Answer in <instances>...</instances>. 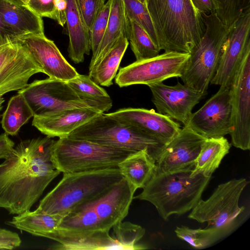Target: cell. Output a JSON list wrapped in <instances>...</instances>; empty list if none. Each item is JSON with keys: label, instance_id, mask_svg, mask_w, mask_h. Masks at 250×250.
Listing matches in <instances>:
<instances>
[{"label": "cell", "instance_id": "obj_1", "mask_svg": "<svg viewBox=\"0 0 250 250\" xmlns=\"http://www.w3.org/2000/svg\"><path fill=\"white\" fill-rule=\"evenodd\" d=\"M51 138L22 141L0 164V208L16 215L30 210L61 173L52 160Z\"/></svg>", "mask_w": 250, "mask_h": 250}, {"label": "cell", "instance_id": "obj_2", "mask_svg": "<svg viewBox=\"0 0 250 250\" xmlns=\"http://www.w3.org/2000/svg\"><path fill=\"white\" fill-rule=\"evenodd\" d=\"M145 5L161 51L189 53L203 36V17L191 0H145Z\"/></svg>", "mask_w": 250, "mask_h": 250}, {"label": "cell", "instance_id": "obj_3", "mask_svg": "<svg viewBox=\"0 0 250 250\" xmlns=\"http://www.w3.org/2000/svg\"><path fill=\"white\" fill-rule=\"evenodd\" d=\"M192 170L155 171L142 191L134 199L150 203L164 220L174 214H185L192 210L201 199L211 177L202 174L191 176Z\"/></svg>", "mask_w": 250, "mask_h": 250}, {"label": "cell", "instance_id": "obj_4", "mask_svg": "<svg viewBox=\"0 0 250 250\" xmlns=\"http://www.w3.org/2000/svg\"><path fill=\"white\" fill-rule=\"evenodd\" d=\"M123 178L118 167L63 173L61 181L41 200L36 209L64 217L102 195Z\"/></svg>", "mask_w": 250, "mask_h": 250}, {"label": "cell", "instance_id": "obj_5", "mask_svg": "<svg viewBox=\"0 0 250 250\" xmlns=\"http://www.w3.org/2000/svg\"><path fill=\"white\" fill-rule=\"evenodd\" d=\"M137 189L124 177L108 190L64 216L57 229L109 231L127 215Z\"/></svg>", "mask_w": 250, "mask_h": 250}, {"label": "cell", "instance_id": "obj_6", "mask_svg": "<svg viewBox=\"0 0 250 250\" xmlns=\"http://www.w3.org/2000/svg\"><path fill=\"white\" fill-rule=\"evenodd\" d=\"M201 15L205 31L189 53L180 78L184 84L206 94L218 67L229 28L222 23L215 12Z\"/></svg>", "mask_w": 250, "mask_h": 250}, {"label": "cell", "instance_id": "obj_7", "mask_svg": "<svg viewBox=\"0 0 250 250\" xmlns=\"http://www.w3.org/2000/svg\"><path fill=\"white\" fill-rule=\"evenodd\" d=\"M133 152L67 137L55 141L51 157L57 169L68 173L117 167Z\"/></svg>", "mask_w": 250, "mask_h": 250}, {"label": "cell", "instance_id": "obj_8", "mask_svg": "<svg viewBox=\"0 0 250 250\" xmlns=\"http://www.w3.org/2000/svg\"><path fill=\"white\" fill-rule=\"evenodd\" d=\"M68 137L133 152L147 148L155 161L164 146L138 129L104 113L75 129Z\"/></svg>", "mask_w": 250, "mask_h": 250}, {"label": "cell", "instance_id": "obj_9", "mask_svg": "<svg viewBox=\"0 0 250 250\" xmlns=\"http://www.w3.org/2000/svg\"><path fill=\"white\" fill-rule=\"evenodd\" d=\"M248 183L241 178L219 185L208 198L198 202L188 217L208 223L207 227L223 229L230 233L237 226L238 216L244 210L239 207V201Z\"/></svg>", "mask_w": 250, "mask_h": 250}, {"label": "cell", "instance_id": "obj_10", "mask_svg": "<svg viewBox=\"0 0 250 250\" xmlns=\"http://www.w3.org/2000/svg\"><path fill=\"white\" fill-rule=\"evenodd\" d=\"M189 53L164 52L158 56L135 62L119 69L115 77L120 87L149 84L181 76Z\"/></svg>", "mask_w": 250, "mask_h": 250}, {"label": "cell", "instance_id": "obj_11", "mask_svg": "<svg viewBox=\"0 0 250 250\" xmlns=\"http://www.w3.org/2000/svg\"><path fill=\"white\" fill-rule=\"evenodd\" d=\"M18 93L23 96L34 116L75 108H94L80 98L67 82L49 77L35 80Z\"/></svg>", "mask_w": 250, "mask_h": 250}, {"label": "cell", "instance_id": "obj_12", "mask_svg": "<svg viewBox=\"0 0 250 250\" xmlns=\"http://www.w3.org/2000/svg\"><path fill=\"white\" fill-rule=\"evenodd\" d=\"M233 129L231 143L250 149V47L244 55L230 86Z\"/></svg>", "mask_w": 250, "mask_h": 250}, {"label": "cell", "instance_id": "obj_13", "mask_svg": "<svg viewBox=\"0 0 250 250\" xmlns=\"http://www.w3.org/2000/svg\"><path fill=\"white\" fill-rule=\"evenodd\" d=\"M185 126L206 139L229 134L233 129L230 87L220 86L200 109L192 112Z\"/></svg>", "mask_w": 250, "mask_h": 250}, {"label": "cell", "instance_id": "obj_14", "mask_svg": "<svg viewBox=\"0 0 250 250\" xmlns=\"http://www.w3.org/2000/svg\"><path fill=\"white\" fill-rule=\"evenodd\" d=\"M38 73H42L41 68L18 42L0 46V95L24 88Z\"/></svg>", "mask_w": 250, "mask_h": 250}, {"label": "cell", "instance_id": "obj_15", "mask_svg": "<svg viewBox=\"0 0 250 250\" xmlns=\"http://www.w3.org/2000/svg\"><path fill=\"white\" fill-rule=\"evenodd\" d=\"M250 11L245 13L229 28L216 72L210 83L230 87L246 50L250 47Z\"/></svg>", "mask_w": 250, "mask_h": 250}, {"label": "cell", "instance_id": "obj_16", "mask_svg": "<svg viewBox=\"0 0 250 250\" xmlns=\"http://www.w3.org/2000/svg\"><path fill=\"white\" fill-rule=\"evenodd\" d=\"M147 86L157 112L181 122L184 126L187 124L194 107L206 95L179 82L173 86L163 82Z\"/></svg>", "mask_w": 250, "mask_h": 250}, {"label": "cell", "instance_id": "obj_17", "mask_svg": "<svg viewBox=\"0 0 250 250\" xmlns=\"http://www.w3.org/2000/svg\"><path fill=\"white\" fill-rule=\"evenodd\" d=\"M16 41L27 50L42 73L49 78L67 82L79 75L54 42L44 34H26L18 37Z\"/></svg>", "mask_w": 250, "mask_h": 250}, {"label": "cell", "instance_id": "obj_18", "mask_svg": "<svg viewBox=\"0 0 250 250\" xmlns=\"http://www.w3.org/2000/svg\"><path fill=\"white\" fill-rule=\"evenodd\" d=\"M206 138L188 127L181 128L178 134L164 145L156 161L158 172L193 169Z\"/></svg>", "mask_w": 250, "mask_h": 250}, {"label": "cell", "instance_id": "obj_19", "mask_svg": "<svg viewBox=\"0 0 250 250\" xmlns=\"http://www.w3.org/2000/svg\"><path fill=\"white\" fill-rule=\"evenodd\" d=\"M107 114L138 129L163 145L168 144L181 129L179 124L154 109L129 107Z\"/></svg>", "mask_w": 250, "mask_h": 250}, {"label": "cell", "instance_id": "obj_20", "mask_svg": "<svg viewBox=\"0 0 250 250\" xmlns=\"http://www.w3.org/2000/svg\"><path fill=\"white\" fill-rule=\"evenodd\" d=\"M100 113L94 108H75L49 114L35 115L32 125L50 138L67 137L75 129Z\"/></svg>", "mask_w": 250, "mask_h": 250}, {"label": "cell", "instance_id": "obj_21", "mask_svg": "<svg viewBox=\"0 0 250 250\" xmlns=\"http://www.w3.org/2000/svg\"><path fill=\"white\" fill-rule=\"evenodd\" d=\"M45 238L58 242L49 248L51 250H123L107 231L74 232L57 229L48 234Z\"/></svg>", "mask_w": 250, "mask_h": 250}, {"label": "cell", "instance_id": "obj_22", "mask_svg": "<svg viewBox=\"0 0 250 250\" xmlns=\"http://www.w3.org/2000/svg\"><path fill=\"white\" fill-rule=\"evenodd\" d=\"M0 17L17 38L29 34H44L42 18L18 0H0Z\"/></svg>", "mask_w": 250, "mask_h": 250}, {"label": "cell", "instance_id": "obj_23", "mask_svg": "<svg viewBox=\"0 0 250 250\" xmlns=\"http://www.w3.org/2000/svg\"><path fill=\"white\" fill-rule=\"evenodd\" d=\"M66 24L69 36L68 53L76 64L82 62L85 55H89V31L86 28L79 13L75 0H66Z\"/></svg>", "mask_w": 250, "mask_h": 250}, {"label": "cell", "instance_id": "obj_24", "mask_svg": "<svg viewBox=\"0 0 250 250\" xmlns=\"http://www.w3.org/2000/svg\"><path fill=\"white\" fill-rule=\"evenodd\" d=\"M107 26L97 51L92 56L89 66L91 70L117 42L121 36L128 38L126 16L123 0H110Z\"/></svg>", "mask_w": 250, "mask_h": 250}, {"label": "cell", "instance_id": "obj_25", "mask_svg": "<svg viewBox=\"0 0 250 250\" xmlns=\"http://www.w3.org/2000/svg\"><path fill=\"white\" fill-rule=\"evenodd\" d=\"M118 167L123 176L136 189L143 188L156 171V161L146 148L129 155Z\"/></svg>", "mask_w": 250, "mask_h": 250}, {"label": "cell", "instance_id": "obj_26", "mask_svg": "<svg viewBox=\"0 0 250 250\" xmlns=\"http://www.w3.org/2000/svg\"><path fill=\"white\" fill-rule=\"evenodd\" d=\"M64 217L46 213L36 209L23 212L13 217L7 224L32 235L45 237L56 230Z\"/></svg>", "mask_w": 250, "mask_h": 250}, {"label": "cell", "instance_id": "obj_27", "mask_svg": "<svg viewBox=\"0 0 250 250\" xmlns=\"http://www.w3.org/2000/svg\"><path fill=\"white\" fill-rule=\"evenodd\" d=\"M230 144L224 137L206 139L196 160L191 176L202 174L211 177L222 160L229 152Z\"/></svg>", "mask_w": 250, "mask_h": 250}, {"label": "cell", "instance_id": "obj_28", "mask_svg": "<svg viewBox=\"0 0 250 250\" xmlns=\"http://www.w3.org/2000/svg\"><path fill=\"white\" fill-rule=\"evenodd\" d=\"M128 45L127 38L121 36L97 64L89 71L88 76L90 78L99 85H111Z\"/></svg>", "mask_w": 250, "mask_h": 250}, {"label": "cell", "instance_id": "obj_29", "mask_svg": "<svg viewBox=\"0 0 250 250\" xmlns=\"http://www.w3.org/2000/svg\"><path fill=\"white\" fill-rule=\"evenodd\" d=\"M67 82L80 98L88 102L102 113L111 108L112 100L109 94L88 75L79 74Z\"/></svg>", "mask_w": 250, "mask_h": 250}, {"label": "cell", "instance_id": "obj_30", "mask_svg": "<svg viewBox=\"0 0 250 250\" xmlns=\"http://www.w3.org/2000/svg\"><path fill=\"white\" fill-rule=\"evenodd\" d=\"M33 116V113L24 98L18 93L9 101L1 116V126L8 135H16L21 127Z\"/></svg>", "mask_w": 250, "mask_h": 250}, {"label": "cell", "instance_id": "obj_31", "mask_svg": "<svg viewBox=\"0 0 250 250\" xmlns=\"http://www.w3.org/2000/svg\"><path fill=\"white\" fill-rule=\"evenodd\" d=\"M128 38L136 61L151 58L158 56L161 50L145 30L134 20L126 17Z\"/></svg>", "mask_w": 250, "mask_h": 250}, {"label": "cell", "instance_id": "obj_32", "mask_svg": "<svg viewBox=\"0 0 250 250\" xmlns=\"http://www.w3.org/2000/svg\"><path fill=\"white\" fill-rule=\"evenodd\" d=\"M176 236L196 249L207 248L229 233L226 230L209 227L193 229L182 226L175 229Z\"/></svg>", "mask_w": 250, "mask_h": 250}, {"label": "cell", "instance_id": "obj_33", "mask_svg": "<svg viewBox=\"0 0 250 250\" xmlns=\"http://www.w3.org/2000/svg\"><path fill=\"white\" fill-rule=\"evenodd\" d=\"M112 236L123 250L148 249L147 246L137 243L144 236L146 230L142 226L129 222L123 221L113 228Z\"/></svg>", "mask_w": 250, "mask_h": 250}, {"label": "cell", "instance_id": "obj_34", "mask_svg": "<svg viewBox=\"0 0 250 250\" xmlns=\"http://www.w3.org/2000/svg\"><path fill=\"white\" fill-rule=\"evenodd\" d=\"M215 13L222 23L230 28L246 12L250 11V0H216Z\"/></svg>", "mask_w": 250, "mask_h": 250}, {"label": "cell", "instance_id": "obj_35", "mask_svg": "<svg viewBox=\"0 0 250 250\" xmlns=\"http://www.w3.org/2000/svg\"><path fill=\"white\" fill-rule=\"evenodd\" d=\"M123 1L126 16L133 19L139 24L158 47L156 33L146 5L137 0H123Z\"/></svg>", "mask_w": 250, "mask_h": 250}, {"label": "cell", "instance_id": "obj_36", "mask_svg": "<svg viewBox=\"0 0 250 250\" xmlns=\"http://www.w3.org/2000/svg\"><path fill=\"white\" fill-rule=\"evenodd\" d=\"M111 1L108 0L95 18L89 30L90 48L92 56L98 50L105 32L110 14Z\"/></svg>", "mask_w": 250, "mask_h": 250}, {"label": "cell", "instance_id": "obj_37", "mask_svg": "<svg viewBox=\"0 0 250 250\" xmlns=\"http://www.w3.org/2000/svg\"><path fill=\"white\" fill-rule=\"evenodd\" d=\"M106 0H75L81 18L89 31Z\"/></svg>", "mask_w": 250, "mask_h": 250}, {"label": "cell", "instance_id": "obj_38", "mask_svg": "<svg viewBox=\"0 0 250 250\" xmlns=\"http://www.w3.org/2000/svg\"><path fill=\"white\" fill-rule=\"evenodd\" d=\"M55 0H30L25 5L37 16L54 20Z\"/></svg>", "mask_w": 250, "mask_h": 250}, {"label": "cell", "instance_id": "obj_39", "mask_svg": "<svg viewBox=\"0 0 250 250\" xmlns=\"http://www.w3.org/2000/svg\"><path fill=\"white\" fill-rule=\"evenodd\" d=\"M21 243L19 234L0 226V248L12 250L19 247Z\"/></svg>", "mask_w": 250, "mask_h": 250}, {"label": "cell", "instance_id": "obj_40", "mask_svg": "<svg viewBox=\"0 0 250 250\" xmlns=\"http://www.w3.org/2000/svg\"><path fill=\"white\" fill-rule=\"evenodd\" d=\"M67 6L66 0H54V20L62 27L66 24Z\"/></svg>", "mask_w": 250, "mask_h": 250}, {"label": "cell", "instance_id": "obj_41", "mask_svg": "<svg viewBox=\"0 0 250 250\" xmlns=\"http://www.w3.org/2000/svg\"><path fill=\"white\" fill-rule=\"evenodd\" d=\"M195 8L201 14L215 12L218 8L216 0H191Z\"/></svg>", "mask_w": 250, "mask_h": 250}, {"label": "cell", "instance_id": "obj_42", "mask_svg": "<svg viewBox=\"0 0 250 250\" xmlns=\"http://www.w3.org/2000/svg\"><path fill=\"white\" fill-rule=\"evenodd\" d=\"M14 147V143L6 133L0 135V159H5Z\"/></svg>", "mask_w": 250, "mask_h": 250}, {"label": "cell", "instance_id": "obj_43", "mask_svg": "<svg viewBox=\"0 0 250 250\" xmlns=\"http://www.w3.org/2000/svg\"><path fill=\"white\" fill-rule=\"evenodd\" d=\"M17 37L0 17V46L16 41Z\"/></svg>", "mask_w": 250, "mask_h": 250}, {"label": "cell", "instance_id": "obj_44", "mask_svg": "<svg viewBox=\"0 0 250 250\" xmlns=\"http://www.w3.org/2000/svg\"><path fill=\"white\" fill-rule=\"evenodd\" d=\"M2 96L3 95H0V111L2 110V107H3L2 104L4 102V99ZM1 116H2L0 115V117Z\"/></svg>", "mask_w": 250, "mask_h": 250}, {"label": "cell", "instance_id": "obj_45", "mask_svg": "<svg viewBox=\"0 0 250 250\" xmlns=\"http://www.w3.org/2000/svg\"><path fill=\"white\" fill-rule=\"evenodd\" d=\"M18 0L20 1L21 3H22L24 5H26L30 0Z\"/></svg>", "mask_w": 250, "mask_h": 250}, {"label": "cell", "instance_id": "obj_46", "mask_svg": "<svg viewBox=\"0 0 250 250\" xmlns=\"http://www.w3.org/2000/svg\"><path fill=\"white\" fill-rule=\"evenodd\" d=\"M138 0L139 1L141 2L142 3H143V4L145 5V0Z\"/></svg>", "mask_w": 250, "mask_h": 250}, {"label": "cell", "instance_id": "obj_47", "mask_svg": "<svg viewBox=\"0 0 250 250\" xmlns=\"http://www.w3.org/2000/svg\"><path fill=\"white\" fill-rule=\"evenodd\" d=\"M0 250H1V249L0 248Z\"/></svg>", "mask_w": 250, "mask_h": 250}]
</instances>
